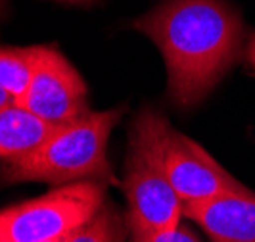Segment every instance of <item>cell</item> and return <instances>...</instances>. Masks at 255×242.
I'll list each match as a JSON object with an SVG mask.
<instances>
[{
    "mask_svg": "<svg viewBox=\"0 0 255 242\" xmlns=\"http://www.w3.org/2000/svg\"><path fill=\"white\" fill-rule=\"evenodd\" d=\"M121 115L123 108L90 110L75 121L60 125L35 152L4 162L0 177L4 183L40 181L52 187L92 179L114 183V171L108 162V140Z\"/></svg>",
    "mask_w": 255,
    "mask_h": 242,
    "instance_id": "cell-2",
    "label": "cell"
},
{
    "mask_svg": "<svg viewBox=\"0 0 255 242\" xmlns=\"http://www.w3.org/2000/svg\"><path fill=\"white\" fill-rule=\"evenodd\" d=\"M159 48L169 96L180 108L202 102L244 52V23L223 0H165L134 21Z\"/></svg>",
    "mask_w": 255,
    "mask_h": 242,
    "instance_id": "cell-1",
    "label": "cell"
},
{
    "mask_svg": "<svg viewBox=\"0 0 255 242\" xmlns=\"http://www.w3.org/2000/svg\"><path fill=\"white\" fill-rule=\"evenodd\" d=\"M123 217L112 206L104 204L85 225L67 239V242H123L125 241Z\"/></svg>",
    "mask_w": 255,
    "mask_h": 242,
    "instance_id": "cell-10",
    "label": "cell"
},
{
    "mask_svg": "<svg viewBox=\"0 0 255 242\" xmlns=\"http://www.w3.org/2000/svg\"><path fill=\"white\" fill-rule=\"evenodd\" d=\"M182 217L196 221L213 242H255V192H229L182 204Z\"/></svg>",
    "mask_w": 255,
    "mask_h": 242,
    "instance_id": "cell-7",
    "label": "cell"
},
{
    "mask_svg": "<svg viewBox=\"0 0 255 242\" xmlns=\"http://www.w3.org/2000/svg\"><path fill=\"white\" fill-rule=\"evenodd\" d=\"M106 204L100 183L77 181L0 212V242H46L69 237Z\"/></svg>",
    "mask_w": 255,
    "mask_h": 242,
    "instance_id": "cell-4",
    "label": "cell"
},
{
    "mask_svg": "<svg viewBox=\"0 0 255 242\" xmlns=\"http://www.w3.org/2000/svg\"><path fill=\"white\" fill-rule=\"evenodd\" d=\"M169 121L155 110H142L128 133L123 191L127 227L132 235L173 231L182 219V202L167 177L163 137Z\"/></svg>",
    "mask_w": 255,
    "mask_h": 242,
    "instance_id": "cell-3",
    "label": "cell"
},
{
    "mask_svg": "<svg viewBox=\"0 0 255 242\" xmlns=\"http://www.w3.org/2000/svg\"><path fill=\"white\" fill-rule=\"evenodd\" d=\"M132 242H200L188 227H177L173 231L148 233V235H132Z\"/></svg>",
    "mask_w": 255,
    "mask_h": 242,
    "instance_id": "cell-11",
    "label": "cell"
},
{
    "mask_svg": "<svg viewBox=\"0 0 255 242\" xmlns=\"http://www.w3.org/2000/svg\"><path fill=\"white\" fill-rule=\"evenodd\" d=\"M13 102H15V100H13L12 96L2 89V87H0V110H2V108H6V106H10V104H13Z\"/></svg>",
    "mask_w": 255,
    "mask_h": 242,
    "instance_id": "cell-13",
    "label": "cell"
},
{
    "mask_svg": "<svg viewBox=\"0 0 255 242\" xmlns=\"http://www.w3.org/2000/svg\"><path fill=\"white\" fill-rule=\"evenodd\" d=\"M60 125L42 119L17 102L0 110V158L19 160L35 152L54 135Z\"/></svg>",
    "mask_w": 255,
    "mask_h": 242,
    "instance_id": "cell-8",
    "label": "cell"
},
{
    "mask_svg": "<svg viewBox=\"0 0 255 242\" xmlns=\"http://www.w3.org/2000/svg\"><path fill=\"white\" fill-rule=\"evenodd\" d=\"M64 2H85V0H64Z\"/></svg>",
    "mask_w": 255,
    "mask_h": 242,
    "instance_id": "cell-15",
    "label": "cell"
},
{
    "mask_svg": "<svg viewBox=\"0 0 255 242\" xmlns=\"http://www.w3.org/2000/svg\"><path fill=\"white\" fill-rule=\"evenodd\" d=\"M163 162L167 177L182 204L204 202L248 189L198 142L171 129V125L163 137Z\"/></svg>",
    "mask_w": 255,
    "mask_h": 242,
    "instance_id": "cell-6",
    "label": "cell"
},
{
    "mask_svg": "<svg viewBox=\"0 0 255 242\" xmlns=\"http://www.w3.org/2000/svg\"><path fill=\"white\" fill-rule=\"evenodd\" d=\"M87 96V85L75 67L56 48L40 46L33 79L17 104L54 125H64L90 112Z\"/></svg>",
    "mask_w": 255,
    "mask_h": 242,
    "instance_id": "cell-5",
    "label": "cell"
},
{
    "mask_svg": "<svg viewBox=\"0 0 255 242\" xmlns=\"http://www.w3.org/2000/svg\"><path fill=\"white\" fill-rule=\"evenodd\" d=\"M40 46L0 48V87L17 102L33 79Z\"/></svg>",
    "mask_w": 255,
    "mask_h": 242,
    "instance_id": "cell-9",
    "label": "cell"
},
{
    "mask_svg": "<svg viewBox=\"0 0 255 242\" xmlns=\"http://www.w3.org/2000/svg\"><path fill=\"white\" fill-rule=\"evenodd\" d=\"M242 56H244V60H246V64L255 71V31L254 33H250L248 38H246Z\"/></svg>",
    "mask_w": 255,
    "mask_h": 242,
    "instance_id": "cell-12",
    "label": "cell"
},
{
    "mask_svg": "<svg viewBox=\"0 0 255 242\" xmlns=\"http://www.w3.org/2000/svg\"><path fill=\"white\" fill-rule=\"evenodd\" d=\"M71 235H73V233H71ZM71 235H69V237H71ZM69 237H62V239H54V241H46V242H67Z\"/></svg>",
    "mask_w": 255,
    "mask_h": 242,
    "instance_id": "cell-14",
    "label": "cell"
}]
</instances>
